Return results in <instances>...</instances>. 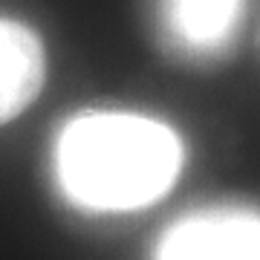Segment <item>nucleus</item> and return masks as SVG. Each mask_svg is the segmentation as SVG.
Returning <instances> with one entry per match:
<instances>
[{"label":"nucleus","instance_id":"1","mask_svg":"<svg viewBox=\"0 0 260 260\" xmlns=\"http://www.w3.org/2000/svg\"><path fill=\"white\" fill-rule=\"evenodd\" d=\"M55 168L73 203L93 211H130L174 185L182 168V142L148 116L87 113L58 136Z\"/></svg>","mask_w":260,"mask_h":260},{"label":"nucleus","instance_id":"3","mask_svg":"<svg viewBox=\"0 0 260 260\" xmlns=\"http://www.w3.org/2000/svg\"><path fill=\"white\" fill-rule=\"evenodd\" d=\"M47 78V55L38 35L18 20L0 18V124L38 99Z\"/></svg>","mask_w":260,"mask_h":260},{"label":"nucleus","instance_id":"2","mask_svg":"<svg viewBox=\"0 0 260 260\" xmlns=\"http://www.w3.org/2000/svg\"><path fill=\"white\" fill-rule=\"evenodd\" d=\"M156 260H260V214L211 208L171 225Z\"/></svg>","mask_w":260,"mask_h":260},{"label":"nucleus","instance_id":"4","mask_svg":"<svg viewBox=\"0 0 260 260\" xmlns=\"http://www.w3.org/2000/svg\"><path fill=\"white\" fill-rule=\"evenodd\" d=\"M243 0H162V29L188 55H214L232 41Z\"/></svg>","mask_w":260,"mask_h":260}]
</instances>
